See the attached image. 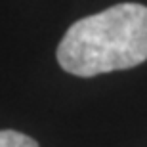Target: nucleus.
I'll use <instances>...</instances> for the list:
<instances>
[{"mask_svg":"<svg viewBox=\"0 0 147 147\" xmlns=\"http://www.w3.org/2000/svg\"><path fill=\"white\" fill-rule=\"evenodd\" d=\"M147 59V6H111L78 19L57 46V61L75 76L132 69Z\"/></svg>","mask_w":147,"mask_h":147,"instance_id":"nucleus-1","label":"nucleus"},{"mask_svg":"<svg viewBox=\"0 0 147 147\" xmlns=\"http://www.w3.org/2000/svg\"><path fill=\"white\" fill-rule=\"evenodd\" d=\"M0 147H38V143L21 132L0 130Z\"/></svg>","mask_w":147,"mask_h":147,"instance_id":"nucleus-2","label":"nucleus"}]
</instances>
